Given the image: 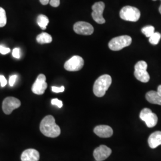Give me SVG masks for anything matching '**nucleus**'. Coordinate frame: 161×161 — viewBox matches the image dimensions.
<instances>
[{
	"label": "nucleus",
	"instance_id": "nucleus-1",
	"mask_svg": "<svg viewBox=\"0 0 161 161\" xmlns=\"http://www.w3.org/2000/svg\"><path fill=\"white\" fill-rule=\"evenodd\" d=\"M41 132L45 136L55 138L60 136L61 130L56 124L54 118L52 115H48L43 118L40 123Z\"/></svg>",
	"mask_w": 161,
	"mask_h": 161
},
{
	"label": "nucleus",
	"instance_id": "nucleus-2",
	"mask_svg": "<svg viewBox=\"0 0 161 161\" xmlns=\"http://www.w3.org/2000/svg\"><path fill=\"white\" fill-rule=\"evenodd\" d=\"M112 84V78L109 75H103L98 78L93 86V92L98 97H102L106 94Z\"/></svg>",
	"mask_w": 161,
	"mask_h": 161
},
{
	"label": "nucleus",
	"instance_id": "nucleus-3",
	"mask_svg": "<svg viewBox=\"0 0 161 161\" xmlns=\"http://www.w3.org/2000/svg\"><path fill=\"white\" fill-rule=\"evenodd\" d=\"M132 38L128 35H122L114 38L109 42V47L112 51H119L124 48L130 46Z\"/></svg>",
	"mask_w": 161,
	"mask_h": 161
},
{
	"label": "nucleus",
	"instance_id": "nucleus-4",
	"mask_svg": "<svg viewBox=\"0 0 161 161\" xmlns=\"http://www.w3.org/2000/svg\"><path fill=\"white\" fill-rule=\"evenodd\" d=\"M140 15L141 13L138 8L130 6L124 7L119 13V16L122 19L134 22L138 21Z\"/></svg>",
	"mask_w": 161,
	"mask_h": 161
},
{
	"label": "nucleus",
	"instance_id": "nucleus-5",
	"mask_svg": "<svg viewBox=\"0 0 161 161\" xmlns=\"http://www.w3.org/2000/svg\"><path fill=\"white\" fill-rule=\"evenodd\" d=\"M140 118L144 121L146 125L149 128H152L156 125L158 123V116L153 113L149 108H144L140 114Z\"/></svg>",
	"mask_w": 161,
	"mask_h": 161
},
{
	"label": "nucleus",
	"instance_id": "nucleus-6",
	"mask_svg": "<svg viewBox=\"0 0 161 161\" xmlns=\"http://www.w3.org/2000/svg\"><path fill=\"white\" fill-rule=\"evenodd\" d=\"M84 61L79 56H74L70 58L64 64V68L68 71L75 72L80 70L84 66Z\"/></svg>",
	"mask_w": 161,
	"mask_h": 161
},
{
	"label": "nucleus",
	"instance_id": "nucleus-7",
	"mask_svg": "<svg viewBox=\"0 0 161 161\" xmlns=\"http://www.w3.org/2000/svg\"><path fill=\"white\" fill-rule=\"evenodd\" d=\"M105 4L103 2L100 1L94 3L92 6V19L98 24H103L106 22L103 16Z\"/></svg>",
	"mask_w": 161,
	"mask_h": 161
},
{
	"label": "nucleus",
	"instance_id": "nucleus-8",
	"mask_svg": "<svg viewBox=\"0 0 161 161\" xmlns=\"http://www.w3.org/2000/svg\"><path fill=\"white\" fill-rule=\"evenodd\" d=\"M21 105L20 101L16 98L8 97L3 102V110L6 115H10L16 109L19 108Z\"/></svg>",
	"mask_w": 161,
	"mask_h": 161
},
{
	"label": "nucleus",
	"instance_id": "nucleus-9",
	"mask_svg": "<svg viewBox=\"0 0 161 161\" xmlns=\"http://www.w3.org/2000/svg\"><path fill=\"white\" fill-rule=\"evenodd\" d=\"M47 88L46 77L44 74H40L38 76L34 84L32 86V91L35 94H43Z\"/></svg>",
	"mask_w": 161,
	"mask_h": 161
},
{
	"label": "nucleus",
	"instance_id": "nucleus-10",
	"mask_svg": "<svg viewBox=\"0 0 161 161\" xmlns=\"http://www.w3.org/2000/svg\"><path fill=\"white\" fill-rule=\"evenodd\" d=\"M74 30L76 34L82 35H90L94 32V28L90 23L82 21L75 23Z\"/></svg>",
	"mask_w": 161,
	"mask_h": 161
},
{
	"label": "nucleus",
	"instance_id": "nucleus-11",
	"mask_svg": "<svg viewBox=\"0 0 161 161\" xmlns=\"http://www.w3.org/2000/svg\"><path fill=\"white\" fill-rule=\"evenodd\" d=\"M112 153V150L105 145H101L94 150L93 156L97 161L106 159Z\"/></svg>",
	"mask_w": 161,
	"mask_h": 161
},
{
	"label": "nucleus",
	"instance_id": "nucleus-12",
	"mask_svg": "<svg viewBox=\"0 0 161 161\" xmlns=\"http://www.w3.org/2000/svg\"><path fill=\"white\" fill-rule=\"evenodd\" d=\"M94 132L100 137L109 138L113 135V130L108 125H101L95 127Z\"/></svg>",
	"mask_w": 161,
	"mask_h": 161
},
{
	"label": "nucleus",
	"instance_id": "nucleus-13",
	"mask_svg": "<svg viewBox=\"0 0 161 161\" xmlns=\"http://www.w3.org/2000/svg\"><path fill=\"white\" fill-rule=\"evenodd\" d=\"M40 153L36 150L29 149L23 151L21 155L22 161H38Z\"/></svg>",
	"mask_w": 161,
	"mask_h": 161
},
{
	"label": "nucleus",
	"instance_id": "nucleus-14",
	"mask_svg": "<svg viewBox=\"0 0 161 161\" xmlns=\"http://www.w3.org/2000/svg\"><path fill=\"white\" fill-rule=\"evenodd\" d=\"M148 143L152 149H155L161 145V131L153 132L148 138Z\"/></svg>",
	"mask_w": 161,
	"mask_h": 161
},
{
	"label": "nucleus",
	"instance_id": "nucleus-15",
	"mask_svg": "<svg viewBox=\"0 0 161 161\" xmlns=\"http://www.w3.org/2000/svg\"><path fill=\"white\" fill-rule=\"evenodd\" d=\"M134 76L137 80L142 82L146 83L150 80L149 74L146 69H136L134 71Z\"/></svg>",
	"mask_w": 161,
	"mask_h": 161
},
{
	"label": "nucleus",
	"instance_id": "nucleus-16",
	"mask_svg": "<svg viewBox=\"0 0 161 161\" xmlns=\"http://www.w3.org/2000/svg\"><path fill=\"white\" fill-rule=\"evenodd\" d=\"M146 100L152 104L161 105V96L155 91H150L146 94Z\"/></svg>",
	"mask_w": 161,
	"mask_h": 161
},
{
	"label": "nucleus",
	"instance_id": "nucleus-17",
	"mask_svg": "<svg viewBox=\"0 0 161 161\" xmlns=\"http://www.w3.org/2000/svg\"><path fill=\"white\" fill-rule=\"evenodd\" d=\"M36 41L41 44L51 43L52 42V36L46 32H42L37 36Z\"/></svg>",
	"mask_w": 161,
	"mask_h": 161
},
{
	"label": "nucleus",
	"instance_id": "nucleus-18",
	"mask_svg": "<svg viewBox=\"0 0 161 161\" xmlns=\"http://www.w3.org/2000/svg\"><path fill=\"white\" fill-rule=\"evenodd\" d=\"M49 23V19L46 15L40 14L37 17V23L42 30L46 29L47 26Z\"/></svg>",
	"mask_w": 161,
	"mask_h": 161
},
{
	"label": "nucleus",
	"instance_id": "nucleus-19",
	"mask_svg": "<svg viewBox=\"0 0 161 161\" xmlns=\"http://www.w3.org/2000/svg\"><path fill=\"white\" fill-rule=\"evenodd\" d=\"M161 34L159 32H154L149 37V42L152 45H157L161 40Z\"/></svg>",
	"mask_w": 161,
	"mask_h": 161
},
{
	"label": "nucleus",
	"instance_id": "nucleus-20",
	"mask_svg": "<svg viewBox=\"0 0 161 161\" xmlns=\"http://www.w3.org/2000/svg\"><path fill=\"white\" fill-rule=\"evenodd\" d=\"M142 32L146 37L149 38L155 32V28L153 26H146L142 28Z\"/></svg>",
	"mask_w": 161,
	"mask_h": 161
},
{
	"label": "nucleus",
	"instance_id": "nucleus-21",
	"mask_svg": "<svg viewBox=\"0 0 161 161\" xmlns=\"http://www.w3.org/2000/svg\"><path fill=\"white\" fill-rule=\"evenodd\" d=\"M7 23V16L5 10L0 7V28L5 26Z\"/></svg>",
	"mask_w": 161,
	"mask_h": 161
},
{
	"label": "nucleus",
	"instance_id": "nucleus-22",
	"mask_svg": "<svg viewBox=\"0 0 161 161\" xmlns=\"http://www.w3.org/2000/svg\"><path fill=\"white\" fill-rule=\"evenodd\" d=\"M147 68V64L143 60L139 61L137 64H136L134 69H146Z\"/></svg>",
	"mask_w": 161,
	"mask_h": 161
},
{
	"label": "nucleus",
	"instance_id": "nucleus-23",
	"mask_svg": "<svg viewBox=\"0 0 161 161\" xmlns=\"http://www.w3.org/2000/svg\"><path fill=\"white\" fill-rule=\"evenodd\" d=\"M52 104L53 105L57 106L58 108H61L63 106V102L61 100H59L58 98L52 99Z\"/></svg>",
	"mask_w": 161,
	"mask_h": 161
},
{
	"label": "nucleus",
	"instance_id": "nucleus-24",
	"mask_svg": "<svg viewBox=\"0 0 161 161\" xmlns=\"http://www.w3.org/2000/svg\"><path fill=\"white\" fill-rule=\"evenodd\" d=\"M12 55L14 58H20V49L19 48H15L13 49L12 52Z\"/></svg>",
	"mask_w": 161,
	"mask_h": 161
},
{
	"label": "nucleus",
	"instance_id": "nucleus-25",
	"mask_svg": "<svg viewBox=\"0 0 161 161\" xmlns=\"http://www.w3.org/2000/svg\"><path fill=\"white\" fill-rule=\"evenodd\" d=\"M52 92H64V86H62L61 87H57V86H52Z\"/></svg>",
	"mask_w": 161,
	"mask_h": 161
},
{
	"label": "nucleus",
	"instance_id": "nucleus-26",
	"mask_svg": "<svg viewBox=\"0 0 161 161\" xmlns=\"http://www.w3.org/2000/svg\"><path fill=\"white\" fill-rule=\"evenodd\" d=\"M10 52V49L3 46H0V53L2 54H7Z\"/></svg>",
	"mask_w": 161,
	"mask_h": 161
},
{
	"label": "nucleus",
	"instance_id": "nucleus-27",
	"mask_svg": "<svg viewBox=\"0 0 161 161\" xmlns=\"http://www.w3.org/2000/svg\"><path fill=\"white\" fill-rule=\"evenodd\" d=\"M17 76L16 75H12L10 76L9 78V84L11 86H14V84H15V82L17 80Z\"/></svg>",
	"mask_w": 161,
	"mask_h": 161
},
{
	"label": "nucleus",
	"instance_id": "nucleus-28",
	"mask_svg": "<svg viewBox=\"0 0 161 161\" xmlns=\"http://www.w3.org/2000/svg\"><path fill=\"white\" fill-rule=\"evenodd\" d=\"M50 4L53 7H58L60 5V0H50Z\"/></svg>",
	"mask_w": 161,
	"mask_h": 161
},
{
	"label": "nucleus",
	"instance_id": "nucleus-29",
	"mask_svg": "<svg viewBox=\"0 0 161 161\" xmlns=\"http://www.w3.org/2000/svg\"><path fill=\"white\" fill-rule=\"evenodd\" d=\"M7 80H6V78L4 77V76L3 75H0V83H1V86L2 87L6 86L7 85Z\"/></svg>",
	"mask_w": 161,
	"mask_h": 161
},
{
	"label": "nucleus",
	"instance_id": "nucleus-30",
	"mask_svg": "<svg viewBox=\"0 0 161 161\" xmlns=\"http://www.w3.org/2000/svg\"><path fill=\"white\" fill-rule=\"evenodd\" d=\"M40 3L42 5H47L49 3L50 0H40Z\"/></svg>",
	"mask_w": 161,
	"mask_h": 161
},
{
	"label": "nucleus",
	"instance_id": "nucleus-31",
	"mask_svg": "<svg viewBox=\"0 0 161 161\" xmlns=\"http://www.w3.org/2000/svg\"><path fill=\"white\" fill-rule=\"evenodd\" d=\"M157 92L159 93V94L161 96V85H160L158 87V90H157Z\"/></svg>",
	"mask_w": 161,
	"mask_h": 161
},
{
	"label": "nucleus",
	"instance_id": "nucleus-32",
	"mask_svg": "<svg viewBox=\"0 0 161 161\" xmlns=\"http://www.w3.org/2000/svg\"><path fill=\"white\" fill-rule=\"evenodd\" d=\"M159 13H161V6H160V7H159Z\"/></svg>",
	"mask_w": 161,
	"mask_h": 161
},
{
	"label": "nucleus",
	"instance_id": "nucleus-33",
	"mask_svg": "<svg viewBox=\"0 0 161 161\" xmlns=\"http://www.w3.org/2000/svg\"><path fill=\"white\" fill-rule=\"evenodd\" d=\"M153 1H157V0H153Z\"/></svg>",
	"mask_w": 161,
	"mask_h": 161
}]
</instances>
